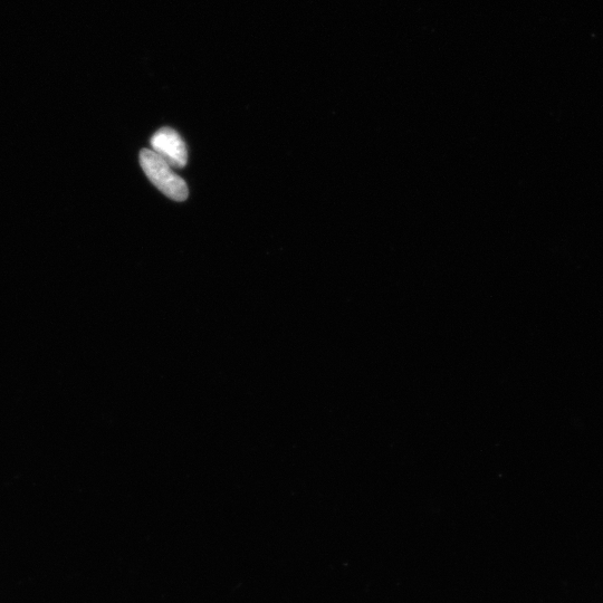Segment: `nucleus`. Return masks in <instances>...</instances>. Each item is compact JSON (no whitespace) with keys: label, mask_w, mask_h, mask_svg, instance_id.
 Here are the masks:
<instances>
[{"label":"nucleus","mask_w":603,"mask_h":603,"mask_svg":"<svg viewBox=\"0 0 603 603\" xmlns=\"http://www.w3.org/2000/svg\"><path fill=\"white\" fill-rule=\"evenodd\" d=\"M152 151L166 160L172 168H184L188 161L187 146L179 133L171 128L158 130L151 138Z\"/></svg>","instance_id":"nucleus-2"},{"label":"nucleus","mask_w":603,"mask_h":603,"mask_svg":"<svg viewBox=\"0 0 603 603\" xmlns=\"http://www.w3.org/2000/svg\"><path fill=\"white\" fill-rule=\"evenodd\" d=\"M140 165L145 174L162 194L175 201H185L189 196L186 181L178 176L168 162L152 150L140 152Z\"/></svg>","instance_id":"nucleus-1"}]
</instances>
